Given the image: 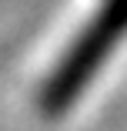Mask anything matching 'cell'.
<instances>
[{"mask_svg": "<svg viewBox=\"0 0 127 131\" xmlns=\"http://www.w3.org/2000/svg\"><path fill=\"white\" fill-rule=\"evenodd\" d=\"M124 34H127V0H107L100 14L84 27V34L67 47L57 71L44 84V94H40L44 111L47 114L67 111L77 101V94L94 81V74L100 71V64L107 61V54L117 47Z\"/></svg>", "mask_w": 127, "mask_h": 131, "instance_id": "6da1fadb", "label": "cell"}]
</instances>
